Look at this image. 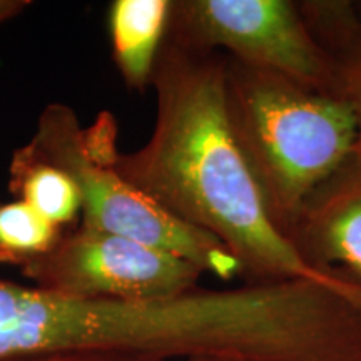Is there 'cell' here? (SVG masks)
<instances>
[{
	"label": "cell",
	"mask_w": 361,
	"mask_h": 361,
	"mask_svg": "<svg viewBox=\"0 0 361 361\" xmlns=\"http://www.w3.org/2000/svg\"><path fill=\"white\" fill-rule=\"evenodd\" d=\"M151 87L152 133L142 147L119 151L117 173L176 218L218 239L241 263L246 281L351 278L311 266L274 224L229 119L226 54L166 35Z\"/></svg>",
	"instance_id": "obj_1"
},
{
	"label": "cell",
	"mask_w": 361,
	"mask_h": 361,
	"mask_svg": "<svg viewBox=\"0 0 361 361\" xmlns=\"http://www.w3.org/2000/svg\"><path fill=\"white\" fill-rule=\"evenodd\" d=\"M300 340L298 301L279 281L134 303L0 279V361L97 355L293 361Z\"/></svg>",
	"instance_id": "obj_2"
},
{
	"label": "cell",
	"mask_w": 361,
	"mask_h": 361,
	"mask_svg": "<svg viewBox=\"0 0 361 361\" xmlns=\"http://www.w3.org/2000/svg\"><path fill=\"white\" fill-rule=\"evenodd\" d=\"M226 102L271 218L288 234L310 194L355 149L353 109L338 94L313 90L228 56Z\"/></svg>",
	"instance_id": "obj_3"
},
{
	"label": "cell",
	"mask_w": 361,
	"mask_h": 361,
	"mask_svg": "<svg viewBox=\"0 0 361 361\" xmlns=\"http://www.w3.org/2000/svg\"><path fill=\"white\" fill-rule=\"evenodd\" d=\"M117 133L111 112L84 128L72 107L51 102L25 149L74 179L82 200L80 224L168 251L223 281L245 278L241 263L218 239L176 218L117 173Z\"/></svg>",
	"instance_id": "obj_4"
},
{
	"label": "cell",
	"mask_w": 361,
	"mask_h": 361,
	"mask_svg": "<svg viewBox=\"0 0 361 361\" xmlns=\"http://www.w3.org/2000/svg\"><path fill=\"white\" fill-rule=\"evenodd\" d=\"M168 35L189 47L226 51L233 61L278 72L313 90L333 92L329 59L298 2L178 0L171 8Z\"/></svg>",
	"instance_id": "obj_5"
},
{
	"label": "cell",
	"mask_w": 361,
	"mask_h": 361,
	"mask_svg": "<svg viewBox=\"0 0 361 361\" xmlns=\"http://www.w3.org/2000/svg\"><path fill=\"white\" fill-rule=\"evenodd\" d=\"M22 274L34 286L64 295L157 301L196 290L204 271L168 251L78 224Z\"/></svg>",
	"instance_id": "obj_6"
},
{
	"label": "cell",
	"mask_w": 361,
	"mask_h": 361,
	"mask_svg": "<svg viewBox=\"0 0 361 361\" xmlns=\"http://www.w3.org/2000/svg\"><path fill=\"white\" fill-rule=\"evenodd\" d=\"M288 239L314 268L361 283V147L310 194Z\"/></svg>",
	"instance_id": "obj_7"
},
{
	"label": "cell",
	"mask_w": 361,
	"mask_h": 361,
	"mask_svg": "<svg viewBox=\"0 0 361 361\" xmlns=\"http://www.w3.org/2000/svg\"><path fill=\"white\" fill-rule=\"evenodd\" d=\"M171 0H114L109 7L112 59L124 84L141 92L151 87L169 29Z\"/></svg>",
	"instance_id": "obj_8"
},
{
	"label": "cell",
	"mask_w": 361,
	"mask_h": 361,
	"mask_svg": "<svg viewBox=\"0 0 361 361\" xmlns=\"http://www.w3.org/2000/svg\"><path fill=\"white\" fill-rule=\"evenodd\" d=\"M311 34L326 52L333 72V92L353 109L361 147V16L353 2H298Z\"/></svg>",
	"instance_id": "obj_9"
},
{
	"label": "cell",
	"mask_w": 361,
	"mask_h": 361,
	"mask_svg": "<svg viewBox=\"0 0 361 361\" xmlns=\"http://www.w3.org/2000/svg\"><path fill=\"white\" fill-rule=\"evenodd\" d=\"M8 191L64 231L75 228L82 218V200L74 179L51 162L30 154L25 146L12 152Z\"/></svg>",
	"instance_id": "obj_10"
},
{
	"label": "cell",
	"mask_w": 361,
	"mask_h": 361,
	"mask_svg": "<svg viewBox=\"0 0 361 361\" xmlns=\"http://www.w3.org/2000/svg\"><path fill=\"white\" fill-rule=\"evenodd\" d=\"M64 233L24 201L0 202V264L25 268L49 255Z\"/></svg>",
	"instance_id": "obj_11"
},
{
	"label": "cell",
	"mask_w": 361,
	"mask_h": 361,
	"mask_svg": "<svg viewBox=\"0 0 361 361\" xmlns=\"http://www.w3.org/2000/svg\"><path fill=\"white\" fill-rule=\"evenodd\" d=\"M35 361H162L154 358H141V356H116V355H97V356H64V358H49Z\"/></svg>",
	"instance_id": "obj_12"
},
{
	"label": "cell",
	"mask_w": 361,
	"mask_h": 361,
	"mask_svg": "<svg viewBox=\"0 0 361 361\" xmlns=\"http://www.w3.org/2000/svg\"><path fill=\"white\" fill-rule=\"evenodd\" d=\"M30 6H32V2H29V0H0V24L20 16Z\"/></svg>",
	"instance_id": "obj_13"
},
{
	"label": "cell",
	"mask_w": 361,
	"mask_h": 361,
	"mask_svg": "<svg viewBox=\"0 0 361 361\" xmlns=\"http://www.w3.org/2000/svg\"><path fill=\"white\" fill-rule=\"evenodd\" d=\"M179 361H231V360L213 358V356H200V358H188V360H179Z\"/></svg>",
	"instance_id": "obj_14"
},
{
	"label": "cell",
	"mask_w": 361,
	"mask_h": 361,
	"mask_svg": "<svg viewBox=\"0 0 361 361\" xmlns=\"http://www.w3.org/2000/svg\"><path fill=\"white\" fill-rule=\"evenodd\" d=\"M356 6V11H358V13L361 16V2H358V4H355Z\"/></svg>",
	"instance_id": "obj_15"
}]
</instances>
